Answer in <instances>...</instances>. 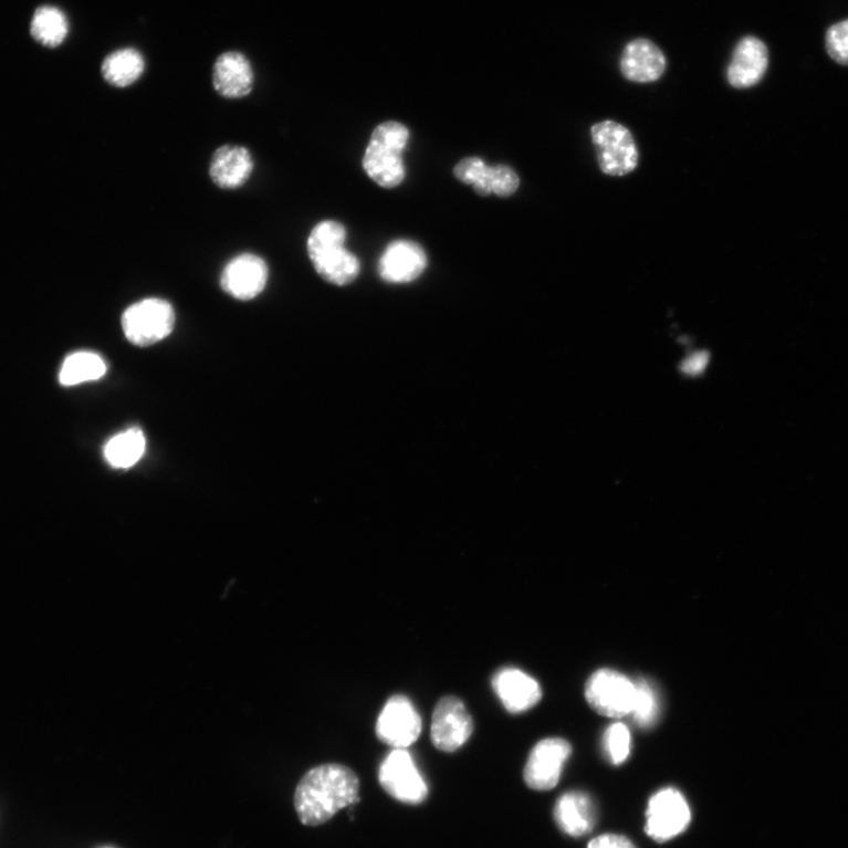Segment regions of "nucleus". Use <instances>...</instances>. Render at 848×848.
Listing matches in <instances>:
<instances>
[{
  "instance_id": "obj_1",
  "label": "nucleus",
  "mask_w": 848,
  "mask_h": 848,
  "mask_svg": "<svg viewBox=\"0 0 848 848\" xmlns=\"http://www.w3.org/2000/svg\"><path fill=\"white\" fill-rule=\"evenodd\" d=\"M359 781L345 765L326 764L311 770L296 787L294 805L301 823L320 826L338 810L359 802Z\"/></svg>"
},
{
  "instance_id": "obj_2",
  "label": "nucleus",
  "mask_w": 848,
  "mask_h": 848,
  "mask_svg": "<svg viewBox=\"0 0 848 848\" xmlns=\"http://www.w3.org/2000/svg\"><path fill=\"white\" fill-rule=\"evenodd\" d=\"M590 138L603 174L624 177L638 168L640 155L637 142L624 124L616 121L594 124Z\"/></svg>"
},
{
  "instance_id": "obj_3",
  "label": "nucleus",
  "mask_w": 848,
  "mask_h": 848,
  "mask_svg": "<svg viewBox=\"0 0 848 848\" xmlns=\"http://www.w3.org/2000/svg\"><path fill=\"white\" fill-rule=\"evenodd\" d=\"M172 305L161 299L142 300L122 316L125 337L137 347H149L168 337L175 328Z\"/></svg>"
},
{
  "instance_id": "obj_4",
  "label": "nucleus",
  "mask_w": 848,
  "mask_h": 848,
  "mask_svg": "<svg viewBox=\"0 0 848 848\" xmlns=\"http://www.w3.org/2000/svg\"><path fill=\"white\" fill-rule=\"evenodd\" d=\"M637 697L636 682L611 670L595 672L586 684V698L594 711L608 718L631 714Z\"/></svg>"
},
{
  "instance_id": "obj_5",
  "label": "nucleus",
  "mask_w": 848,
  "mask_h": 848,
  "mask_svg": "<svg viewBox=\"0 0 848 848\" xmlns=\"http://www.w3.org/2000/svg\"><path fill=\"white\" fill-rule=\"evenodd\" d=\"M384 789L394 799L409 805L426 800L428 786L406 748H394L378 772Z\"/></svg>"
},
{
  "instance_id": "obj_6",
  "label": "nucleus",
  "mask_w": 848,
  "mask_h": 848,
  "mask_svg": "<svg viewBox=\"0 0 848 848\" xmlns=\"http://www.w3.org/2000/svg\"><path fill=\"white\" fill-rule=\"evenodd\" d=\"M691 823L688 800L676 788H663L649 800L646 812V834L658 842L681 835Z\"/></svg>"
},
{
  "instance_id": "obj_7",
  "label": "nucleus",
  "mask_w": 848,
  "mask_h": 848,
  "mask_svg": "<svg viewBox=\"0 0 848 848\" xmlns=\"http://www.w3.org/2000/svg\"><path fill=\"white\" fill-rule=\"evenodd\" d=\"M422 719L404 695L391 697L376 723L377 737L394 748H407L419 739Z\"/></svg>"
},
{
  "instance_id": "obj_8",
  "label": "nucleus",
  "mask_w": 848,
  "mask_h": 848,
  "mask_svg": "<svg viewBox=\"0 0 848 848\" xmlns=\"http://www.w3.org/2000/svg\"><path fill=\"white\" fill-rule=\"evenodd\" d=\"M473 733V719L457 697L442 698L432 713L430 737L435 746L447 753L462 747Z\"/></svg>"
},
{
  "instance_id": "obj_9",
  "label": "nucleus",
  "mask_w": 848,
  "mask_h": 848,
  "mask_svg": "<svg viewBox=\"0 0 848 848\" xmlns=\"http://www.w3.org/2000/svg\"><path fill=\"white\" fill-rule=\"evenodd\" d=\"M572 754V746L561 737L543 740L532 750L523 778L535 791L553 789L561 781L563 768Z\"/></svg>"
},
{
  "instance_id": "obj_10",
  "label": "nucleus",
  "mask_w": 848,
  "mask_h": 848,
  "mask_svg": "<svg viewBox=\"0 0 848 848\" xmlns=\"http://www.w3.org/2000/svg\"><path fill=\"white\" fill-rule=\"evenodd\" d=\"M269 279L265 261L255 254H242L230 260L222 270L223 292L239 301H251L264 291Z\"/></svg>"
},
{
  "instance_id": "obj_11",
  "label": "nucleus",
  "mask_w": 848,
  "mask_h": 848,
  "mask_svg": "<svg viewBox=\"0 0 848 848\" xmlns=\"http://www.w3.org/2000/svg\"><path fill=\"white\" fill-rule=\"evenodd\" d=\"M423 248L413 241L399 240L390 243L378 262V274L389 283H409L419 279L427 268Z\"/></svg>"
},
{
  "instance_id": "obj_12",
  "label": "nucleus",
  "mask_w": 848,
  "mask_h": 848,
  "mask_svg": "<svg viewBox=\"0 0 848 848\" xmlns=\"http://www.w3.org/2000/svg\"><path fill=\"white\" fill-rule=\"evenodd\" d=\"M212 84L216 92L224 98L247 97L254 88V69L243 53L224 52L213 64Z\"/></svg>"
},
{
  "instance_id": "obj_13",
  "label": "nucleus",
  "mask_w": 848,
  "mask_h": 848,
  "mask_svg": "<svg viewBox=\"0 0 848 848\" xmlns=\"http://www.w3.org/2000/svg\"><path fill=\"white\" fill-rule=\"evenodd\" d=\"M768 67V50L755 38H745L736 45L727 69V81L735 88L760 84Z\"/></svg>"
},
{
  "instance_id": "obj_14",
  "label": "nucleus",
  "mask_w": 848,
  "mask_h": 848,
  "mask_svg": "<svg viewBox=\"0 0 848 848\" xmlns=\"http://www.w3.org/2000/svg\"><path fill=\"white\" fill-rule=\"evenodd\" d=\"M492 684L504 709L513 714L533 709L543 698L538 682L513 667L500 670Z\"/></svg>"
},
{
  "instance_id": "obj_15",
  "label": "nucleus",
  "mask_w": 848,
  "mask_h": 848,
  "mask_svg": "<svg viewBox=\"0 0 848 848\" xmlns=\"http://www.w3.org/2000/svg\"><path fill=\"white\" fill-rule=\"evenodd\" d=\"M254 167V158L247 148L228 144L213 153L209 175L219 188L233 190L248 182Z\"/></svg>"
},
{
  "instance_id": "obj_16",
  "label": "nucleus",
  "mask_w": 848,
  "mask_h": 848,
  "mask_svg": "<svg viewBox=\"0 0 848 848\" xmlns=\"http://www.w3.org/2000/svg\"><path fill=\"white\" fill-rule=\"evenodd\" d=\"M667 62L662 51L651 41L639 39L629 43L621 56L620 69L626 80L653 83L664 74Z\"/></svg>"
},
{
  "instance_id": "obj_17",
  "label": "nucleus",
  "mask_w": 848,
  "mask_h": 848,
  "mask_svg": "<svg viewBox=\"0 0 848 848\" xmlns=\"http://www.w3.org/2000/svg\"><path fill=\"white\" fill-rule=\"evenodd\" d=\"M405 149L370 140L363 166L378 186L392 189L399 187L406 177L402 155Z\"/></svg>"
},
{
  "instance_id": "obj_18",
  "label": "nucleus",
  "mask_w": 848,
  "mask_h": 848,
  "mask_svg": "<svg viewBox=\"0 0 848 848\" xmlns=\"http://www.w3.org/2000/svg\"><path fill=\"white\" fill-rule=\"evenodd\" d=\"M555 820L570 837H583L591 831L595 824L593 800L583 792H569L557 800Z\"/></svg>"
},
{
  "instance_id": "obj_19",
  "label": "nucleus",
  "mask_w": 848,
  "mask_h": 848,
  "mask_svg": "<svg viewBox=\"0 0 848 848\" xmlns=\"http://www.w3.org/2000/svg\"><path fill=\"white\" fill-rule=\"evenodd\" d=\"M146 70V61L134 48L119 49L107 56L102 64L104 80L113 86L126 87L135 84Z\"/></svg>"
},
{
  "instance_id": "obj_20",
  "label": "nucleus",
  "mask_w": 848,
  "mask_h": 848,
  "mask_svg": "<svg viewBox=\"0 0 848 848\" xmlns=\"http://www.w3.org/2000/svg\"><path fill=\"white\" fill-rule=\"evenodd\" d=\"M312 262L316 273L331 284L348 285L359 275V261L346 247L324 252Z\"/></svg>"
},
{
  "instance_id": "obj_21",
  "label": "nucleus",
  "mask_w": 848,
  "mask_h": 848,
  "mask_svg": "<svg viewBox=\"0 0 848 848\" xmlns=\"http://www.w3.org/2000/svg\"><path fill=\"white\" fill-rule=\"evenodd\" d=\"M146 447L147 441L143 431L139 428H130L106 443L104 457L114 468L128 469L142 459Z\"/></svg>"
},
{
  "instance_id": "obj_22",
  "label": "nucleus",
  "mask_w": 848,
  "mask_h": 848,
  "mask_svg": "<svg viewBox=\"0 0 848 848\" xmlns=\"http://www.w3.org/2000/svg\"><path fill=\"white\" fill-rule=\"evenodd\" d=\"M67 32V20L61 10L44 7L35 11L31 22V34L35 41L56 48L65 41Z\"/></svg>"
},
{
  "instance_id": "obj_23",
  "label": "nucleus",
  "mask_w": 848,
  "mask_h": 848,
  "mask_svg": "<svg viewBox=\"0 0 848 848\" xmlns=\"http://www.w3.org/2000/svg\"><path fill=\"white\" fill-rule=\"evenodd\" d=\"M106 373V365L94 353H77L69 356L62 367L60 380L63 386H77L100 380Z\"/></svg>"
},
{
  "instance_id": "obj_24",
  "label": "nucleus",
  "mask_w": 848,
  "mask_h": 848,
  "mask_svg": "<svg viewBox=\"0 0 848 848\" xmlns=\"http://www.w3.org/2000/svg\"><path fill=\"white\" fill-rule=\"evenodd\" d=\"M347 231L345 226L336 221H323L318 223L311 232L306 250L310 259L313 261L335 248L345 247Z\"/></svg>"
},
{
  "instance_id": "obj_25",
  "label": "nucleus",
  "mask_w": 848,
  "mask_h": 848,
  "mask_svg": "<svg viewBox=\"0 0 848 848\" xmlns=\"http://www.w3.org/2000/svg\"><path fill=\"white\" fill-rule=\"evenodd\" d=\"M636 688L637 697L631 715L639 727H652L659 716L658 694L651 683L646 680L636 681Z\"/></svg>"
},
{
  "instance_id": "obj_26",
  "label": "nucleus",
  "mask_w": 848,
  "mask_h": 848,
  "mask_svg": "<svg viewBox=\"0 0 848 848\" xmlns=\"http://www.w3.org/2000/svg\"><path fill=\"white\" fill-rule=\"evenodd\" d=\"M604 750L611 764H624L630 753L628 727L620 723L610 725L604 735Z\"/></svg>"
},
{
  "instance_id": "obj_27",
  "label": "nucleus",
  "mask_w": 848,
  "mask_h": 848,
  "mask_svg": "<svg viewBox=\"0 0 848 848\" xmlns=\"http://www.w3.org/2000/svg\"><path fill=\"white\" fill-rule=\"evenodd\" d=\"M826 50L834 61L841 65H848V20L828 29Z\"/></svg>"
},
{
  "instance_id": "obj_28",
  "label": "nucleus",
  "mask_w": 848,
  "mask_h": 848,
  "mask_svg": "<svg viewBox=\"0 0 848 848\" xmlns=\"http://www.w3.org/2000/svg\"><path fill=\"white\" fill-rule=\"evenodd\" d=\"M490 180L493 192L502 198L511 197L520 187L517 174L504 165L490 167Z\"/></svg>"
},
{
  "instance_id": "obj_29",
  "label": "nucleus",
  "mask_w": 848,
  "mask_h": 848,
  "mask_svg": "<svg viewBox=\"0 0 848 848\" xmlns=\"http://www.w3.org/2000/svg\"><path fill=\"white\" fill-rule=\"evenodd\" d=\"M489 167L478 157H468L459 161L454 169L456 177L460 182L474 186L485 174Z\"/></svg>"
},
{
  "instance_id": "obj_30",
  "label": "nucleus",
  "mask_w": 848,
  "mask_h": 848,
  "mask_svg": "<svg viewBox=\"0 0 848 848\" xmlns=\"http://www.w3.org/2000/svg\"><path fill=\"white\" fill-rule=\"evenodd\" d=\"M588 848H637L627 838L617 835H605L591 840Z\"/></svg>"
}]
</instances>
